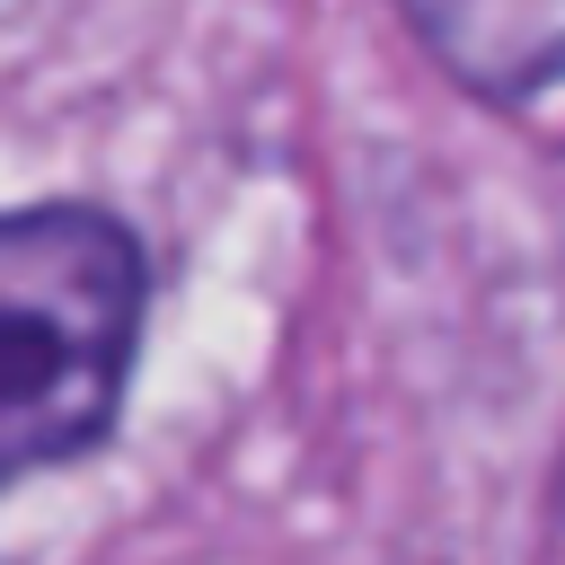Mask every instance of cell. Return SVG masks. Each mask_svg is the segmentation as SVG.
Wrapping results in <instances>:
<instances>
[{"label":"cell","mask_w":565,"mask_h":565,"mask_svg":"<svg viewBox=\"0 0 565 565\" xmlns=\"http://www.w3.org/2000/svg\"><path fill=\"white\" fill-rule=\"evenodd\" d=\"M424 53L486 106L565 88V0H397Z\"/></svg>","instance_id":"obj_2"},{"label":"cell","mask_w":565,"mask_h":565,"mask_svg":"<svg viewBox=\"0 0 565 565\" xmlns=\"http://www.w3.org/2000/svg\"><path fill=\"white\" fill-rule=\"evenodd\" d=\"M141 344V247L97 203H26L0 230V441L18 468L97 450Z\"/></svg>","instance_id":"obj_1"}]
</instances>
